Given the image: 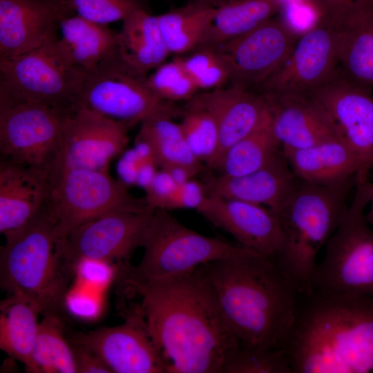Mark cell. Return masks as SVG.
<instances>
[{
    "label": "cell",
    "instance_id": "obj_18",
    "mask_svg": "<svg viewBox=\"0 0 373 373\" xmlns=\"http://www.w3.org/2000/svg\"><path fill=\"white\" fill-rule=\"evenodd\" d=\"M196 211L231 235L240 246L259 255L274 258L281 249L278 218L265 206L207 194Z\"/></svg>",
    "mask_w": 373,
    "mask_h": 373
},
{
    "label": "cell",
    "instance_id": "obj_15",
    "mask_svg": "<svg viewBox=\"0 0 373 373\" xmlns=\"http://www.w3.org/2000/svg\"><path fill=\"white\" fill-rule=\"evenodd\" d=\"M298 37L276 16L249 32L216 47L232 84L262 86L285 62Z\"/></svg>",
    "mask_w": 373,
    "mask_h": 373
},
{
    "label": "cell",
    "instance_id": "obj_40",
    "mask_svg": "<svg viewBox=\"0 0 373 373\" xmlns=\"http://www.w3.org/2000/svg\"><path fill=\"white\" fill-rule=\"evenodd\" d=\"M324 13V20L337 28L357 15L373 7V0H316Z\"/></svg>",
    "mask_w": 373,
    "mask_h": 373
},
{
    "label": "cell",
    "instance_id": "obj_6",
    "mask_svg": "<svg viewBox=\"0 0 373 373\" xmlns=\"http://www.w3.org/2000/svg\"><path fill=\"white\" fill-rule=\"evenodd\" d=\"M353 199L325 245L310 291L324 296L373 298V228L365 209L373 194L369 180L356 182Z\"/></svg>",
    "mask_w": 373,
    "mask_h": 373
},
{
    "label": "cell",
    "instance_id": "obj_1",
    "mask_svg": "<svg viewBox=\"0 0 373 373\" xmlns=\"http://www.w3.org/2000/svg\"><path fill=\"white\" fill-rule=\"evenodd\" d=\"M164 361L166 373H222L239 344L222 320L201 265L162 280L125 285Z\"/></svg>",
    "mask_w": 373,
    "mask_h": 373
},
{
    "label": "cell",
    "instance_id": "obj_13",
    "mask_svg": "<svg viewBox=\"0 0 373 373\" xmlns=\"http://www.w3.org/2000/svg\"><path fill=\"white\" fill-rule=\"evenodd\" d=\"M154 209L115 211L89 220L73 230L60 244L61 256L73 267L82 258L129 264L133 251L140 247Z\"/></svg>",
    "mask_w": 373,
    "mask_h": 373
},
{
    "label": "cell",
    "instance_id": "obj_35",
    "mask_svg": "<svg viewBox=\"0 0 373 373\" xmlns=\"http://www.w3.org/2000/svg\"><path fill=\"white\" fill-rule=\"evenodd\" d=\"M222 373H292L283 350L238 345L228 356Z\"/></svg>",
    "mask_w": 373,
    "mask_h": 373
},
{
    "label": "cell",
    "instance_id": "obj_45",
    "mask_svg": "<svg viewBox=\"0 0 373 373\" xmlns=\"http://www.w3.org/2000/svg\"><path fill=\"white\" fill-rule=\"evenodd\" d=\"M367 207L368 209L365 212V217L370 226L373 228V194L367 205Z\"/></svg>",
    "mask_w": 373,
    "mask_h": 373
},
{
    "label": "cell",
    "instance_id": "obj_33",
    "mask_svg": "<svg viewBox=\"0 0 373 373\" xmlns=\"http://www.w3.org/2000/svg\"><path fill=\"white\" fill-rule=\"evenodd\" d=\"M60 314H46L39 323L30 367V373H77L71 343L64 336Z\"/></svg>",
    "mask_w": 373,
    "mask_h": 373
},
{
    "label": "cell",
    "instance_id": "obj_9",
    "mask_svg": "<svg viewBox=\"0 0 373 373\" xmlns=\"http://www.w3.org/2000/svg\"><path fill=\"white\" fill-rule=\"evenodd\" d=\"M46 207L60 242L80 225L109 212L151 209L144 198L131 194L108 170L84 168L65 169L51 178Z\"/></svg>",
    "mask_w": 373,
    "mask_h": 373
},
{
    "label": "cell",
    "instance_id": "obj_11",
    "mask_svg": "<svg viewBox=\"0 0 373 373\" xmlns=\"http://www.w3.org/2000/svg\"><path fill=\"white\" fill-rule=\"evenodd\" d=\"M165 102L149 87L147 75L128 66L117 51L86 75L78 106L131 128Z\"/></svg>",
    "mask_w": 373,
    "mask_h": 373
},
{
    "label": "cell",
    "instance_id": "obj_5",
    "mask_svg": "<svg viewBox=\"0 0 373 373\" xmlns=\"http://www.w3.org/2000/svg\"><path fill=\"white\" fill-rule=\"evenodd\" d=\"M356 182L354 179L323 186L298 179L276 212L283 245L274 259L301 292L310 291L318 254L336 229L347 207V196Z\"/></svg>",
    "mask_w": 373,
    "mask_h": 373
},
{
    "label": "cell",
    "instance_id": "obj_21",
    "mask_svg": "<svg viewBox=\"0 0 373 373\" xmlns=\"http://www.w3.org/2000/svg\"><path fill=\"white\" fill-rule=\"evenodd\" d=\"M273 132L283 150L306 149L339 139L329 118L309 95L264 93Z\"/></svg>",
    "mask_w": 373,
    "mask_h": 373
},
{
    "label": "cell",
    "instance_id": "obj_28",
    "mask_svg": "<svg viewBox=\"0 0 373 373\" xmlns=\"http://www.w3.org/2000/svg\"><path fill=\"white\" fill-rule=\"evenodd\" d=\"M276 0H229L215 7L200 47L214 48L237 38L278 14Z\"/></svg>",
    "mask_w": 373,
    "mask_h": 373
},
{
    "label": "cell",
    "instance_id": "obj_19",
    "mask_svg": "<svg viewBox=\"0 0 373 373\" xmlns=\"http://www.w3.org/2000/svg\"><path fill=\"white\" fill-rule=\"evenodd\" d=\"M73 14L67 0H0V60L41 45Z\"/></svg>",
    "mask_w": 373,
    "mask_h": 373
},
{
    "label": "cell",
    "instance_id": "obj_17",
    "mask_svg": "<svg viewBox=\"0 0 373 373\" xmlns=\"http://www.w3.org/2000/svg\"><path fill=\"white\" fill-rule=\"evenodd\" d=\"M70 343L95 352L113 373H166L162 357L134 308L122 324L77 333Z\"/></svg>",
    "mask_w": 373,
    "mask_h": 373
},
{
    "label": "cell",
    "instance_id": "obj_7",
    "mask_svg": "<svg viewBox=\"0 0 373 373\" xmlns=\"http://www.w3.org/2000/svg\"><path fill=\"white\" fill-rule=\"evenodd\" d=\"M140 247L144 248L140 262L119 271L124 286L174 277L210 262L255 253L200 234L163 209H154Z\"/></svg>",
    "mask_w": 373,
    "mask_h": 373
},
{
    "label": "cell",
    "instance_id": "obj_41",
    "mask_svg": "<svg viewBox=\"0 0 373 373\" xmlns=\"http://www.w3.org/2000/svg\"><path fill=\"white\" fill-rule=\"evenodd\" d=\"M114 265L102 260L82 258L73 265V271L84 284L102 287L118 274L119 267Z\"/></svg>",
    "mask_w": 373,
    "mask_h": 373
},
{
    "label": "cell",
    "instance_id": "obj_38",
    "mask_svg": "<svg viewBox=\"0 0 373 373\" xmlns=\"http://www.w3.org/2000/svg\"><path fill=\"white\" fill-rule=\"evenodd\" d=\"M75 15L104 25L124 21L136 10L149 9L148 0H67Z\"/></svg>",
    "mask_w": 373,
    "mask_h": 373
},
{
    "label": "cell",
    "instance_id": "obj_37",
    "mask_svg": "<svg viewBox=\"0 0 373 373\" xmlns=\"http://www.w3.org/2000/svg\"><path fill=\"white\" fill-rule=\"evenodd\" d=\"M152 91L163 101L190 99L199 90L180 57L163 63L147 76Z\"/></svg>",
    "mask_w": 373,
    "mask_h": 373
},
{
    "label": "cell",
    "instance_id": "obj_46",
    "mask_svg": "<svg viewBox=\"0 0 373 373\" xmlns=\"http://www.w3.org/2000/svg\"><path fill=\"white\" fill-rule=\"evenodd\" d=\"M276 1L279 3L280 6H281L283 4L285 3L294 1V0H276Z\"/></svg>",
    "mask_w": 373,
    "mask_h": 373
},
{
    "label": "cell",
    "instance_id": "obj_14",
    "mask_svg": "<svg viewBox=\"0 0 373 373\" xmlns=\"http://www.w3.org/2000/svg\"><path fill=\"white\" fill-rule=\"evenodd\" d=\"M130 127L77 106L64 115L61 153L51 178L74 168L108 170L110 162L123 153Z\"/></svg>",
    "mask_w": 373,
    "mask_h": 373
},
{
    "label": "cell",
    "instance_id": "obj_43",
    "mask_svg": "<svg viewBox=\"0 0 373 373\" xmlns=\"http://www.w3.org/2000/svg\"><path fill=\"white\" fill-rule=\"evenodd\" d=\"M70 343L75 354L77 373H113L95 352L85 346Z\"/></svg>",
    "mask_w": 373,
    "mask_h": 373
},
{
    "label": "cell",
    "instance_id": "obj_39",
    "mask_svg": "<svg viewBox=\"0 0 373 373\" xmlns=\"http://www.w3.org/2000/svg\"><path fill=\"white\" fill-rule=\"evenodd\" d=\"M277 17L298 38L325 19L323 11L316 0H294L285 3L280 6Z\"/></svg>",
    "mask_w": 373,
    "mask_h": 373
},
{
    "label": "cell",
    "instance_id": "obj_24",
    "mask_svg": "<svg viewBox=\"0 0 373 373\" xmlns=\"http://www.w3.org/2000/svg\"><path fill=\"white\" fill-rule=\"evenodd\" d=\"M135 141L146 144L157 166L178 180L193 179L206 169L189 147L180 124L170 117L166 103L141 123Z\"/></svg>",
    "mask_w": 373,
    "mask_h": 373
},
{
    "label": "cell",
    "instance_id": "obj_44",
    "mask_svg": "<svg viewBox=\"0 0 373 373\" xmlns=\"http://www.w3.org/2000/svg\"><path fill=\"white\" fill-rule=\"evenodd\" d=\"M227 1L229 0H189V2L216 7Z\"/></svg>",
    "mask_w": 373,
    "mask_h": 373
},
{
    "label": "cell",
    "instance_id": "obj_27",
    "mask_svg": "<svg viewBox=\"0 0 373 373\" xmlns=\"http://www.w3.org/2000/svg\"><path fill=\"white\" fill-rule=\"evenodd\" d=\"M117 35V53L131 68L144 75L162 64L169 54L157 15L149 9L135 11L123 21Z\"/></svg>",
    "mask_w": 373,
    "mask_h": 373
},
{
    "label": "cell",
    "instance_id": "obj_12",
    "mask_svg": "<svg viewBox=\"0 0 373 373\" xmlns=\"http://www.w3.org/2000/svg\"><path fill=\"white\" fill-rule=\"evenodd\" d=\"M324 110L339 139L360 166L356 182L366 180L373 167V96L340 69L328 82L309 94Z\"/></svg>",
    "mask_w": 373,
    "mask_h": 373
},
{
    "label": "cell",
    "instance_id": "obj_10",
    "mask_svg": "<svg viewBox=\"0 0 373 373\" xmlns=\"http://www.w3.org/2000/svg\"><path fill=\"white\" fill-rule=\"evenodd\" d=\"M66 113L39 104L0 103L1 161L41 171L51 178Z\"/></svg>",
    "mask_w": 373,
    "mask_h": 373
},
{
    "label": "cell",
    "instance_id": "obj_16",
    "mask_svg": "<svg viewBox=\"0 0 373 373\" xmlns=\"http://www.w3.org/2000/svg\"><path fill=\"white\" fill-rule=\"evenodd\" d=\"M338 30L323 20L298 38L281 67L262 85L264 93L309 95L338 71Z\"/></svg>",
    "mask_w": 373,
    "mask_h": 373
},
{
    "label": "cell",
    "instance_id": "obj_36",
    "mask_svg": "<svg viewBox=\"0 0 373 373\" xmlns=\"http://www.w3.org/2000/svg\"><path fill=\"white\" fill-rule=\"evenodd\" d=\"M180 59L198 90H211L222 88L231 79L229 68L215 48H198Z\"/></svg>",
    "mask_w": 373,
    "mask_h": 373
},
{
    "label": "cell",
    "instance_id": "obj_26",
    "mask_svg": "<svg viewBox=\"0 0 373 373\" xmlns=\"http://www.w3.org/2000/svg\"><path fill=\"white\" fill-rule=\"evenodd\" d=\"M57 32L58 48L67 61L86 75L117 51L118 32L73 14L64 18Z\"/></svg>",
    "mask_w": 373,
    "mask_h": 373
},
{
    "label": "cell",
    "instance_id": "obj_20",
    "mask_svg": "<svg viewBox=\"0 0 373 373\" xmlns=\"http://www.w3.org/2000/svg\"><path fill=\"white\" fill-rule=\"evenodd\" d=\"M213 116L219 133V147L210 167L213 169L225 151L233 144L258 128L270 117L263 94L249 88L232 84L219 88L190 99Z\"/></svg>",
    "mask_w": 373,
    "mask_h": 373
},
{
    "label": "cell",
    "instance_id": "obj_25",
    "mask_svg": "<svg viewBox=\"0 0 373 373\" xmlns=\"http://www.w3.org/2000/svg\"><path fill=\"white\" fill-rule=\"evenodd\" d=\"M283 151L296 177L309 183L337 185L356 180L360 171L356 155L340 139L306 149Z\"/></svg>",
    "mask_w": 373,
    "mask_h": 373
},
{
    "label": "cell",
    "instance_id": "obj_23",
    "mask_svg": "<svg viewBox=\"0 0 373 373\" xmlns=\"http://www.w3.org/2000/svg\"><path fill=\"white\" fill-rule=\"evenodd\" d=\"M51 189L48 174L1 161L0 232L17 229L36 216L46 204Z\"/></svg>",
    "mask_w": 373,
    "mask_h": 373
},
{
    "label": "cell",
    "instance_id": "obj_8",
    "mask_svg": "<svg viewBox=\"0 0 373 373\" xmlns=\"http://www.w3.org/2000/svg\"><path fill=\"white\" fill-rule=\"evenodd\" d=\"M85 76L59 50L56 30L37 47L0 60V103H34L68 112L78 106Z\"/></svg>",
    "mask_w": 373,
    "mask_h": 373
},
{
    "label": "cell",
    "instance_id": "obj_22",
    "mask_svg": "<svg viewBox=\"0 0 373 373\" xmlns=\"http://www.w3.org/2000/svg\"><path fill=\"white\" fill-rule=\"evenodd\" d=\"M298 181L282 150L256 171L239 176L208 173L202 182L208 195L260 204L276 213Z\"/></svg>",
    "mask_w": 373,
    "mask_h": 373
},
{
    "label": "cell",
    "instance_id": "obj_4",
    "mask_svg": "<svg viewBox=\"0 0 373 373\" xmlns=\"http://www.w3.org/2000/svg\"><path fill=\"white\" fill-rule=\"evenodd\" d=\"M0 285L42 315L59 314L73 267L61 256L55 223L46 206L21 227L3 233Z\"/></svg>",
    "mask_w": 373,
    "mask_h": 373
},
{
    "label": "cell",
    "instance_id": "obj_32",
    "mask_svg": "<svg viewBox=\"0 0 373 373\" xmlns=\"http://www.w3.org/2000/svg\"><path fill=\"white\" fill-rule=\"evenodd\" d=\"M282 150L269 117L258 128L231 146L213 170L227 176L246 175L267 165Z\"/></svg>",
    "mask_w": 373,
    "mask_h": 373
},
{
    "label": "cell",
    "instance_id": "obj_42",
    "mask_svg": "<svg viewBox=\"0 0 373 373\" xmlns=\"http://www.w3.org/2000/svg\"><path fill=\"white\" fill-rule=\"evenodd\" d=\"M206 195L202 182L191 179L179 184L160 209L168 211L178 209L197 210Z\"/></svg>",
    "mask_w": 373,
    "mask_h": 373
},
{
    "label": "cell",
    "instance_id": "obj_29",
    "mask_svg": "<svg viewBox=\"0 0 373 373\" xmlns=\"http://www.w3.org/2000/svg\"><path fill=\"white\" fill-rule=\"evenodd\" d=\"M338 30V60L342 72L362 85H373V7Z\"/></svg>",
    "mask_w": 373,
    "mask_h": 373
},
{
    "label": "cell",
    "instance_id": "obj_34",
    "mask_svg": "<svg viewBox=\"0 0 373 373\" xmlns=\"http://www.w3.org/2000/svg\"><path fill=\"white\" fill-rule=\"evenodd\" d=\"M180 124L193 154L210 169L219 147L218 128L213 116L190 100Z\"/></svg>",
    "mask_w": 373,
    "mask_h": 373
},
{
    "label": "cell",
    "instance_id": "obj_30",
    "mask_svg": "<svg viewBox=\"0 0 373 373\" xmlns=\"http://www.w3.org/2000/svg\"><path fill=\"white\" fill-rule=\"evenodd\" d=\"M39 310L21 297L9 295L0 305V348L28 369L36 339Z\"/></svg>",
    "mask_w": 373,
    "mask_h": 373
},
{
    "label": "cell",
    "instance_id": "obj_3",
    "mask_svg": "<svg viewBox=\"0 0 373 373\" xmlns=\"http://www.w3.org/2000/svg\"><path fill=\"white\" fill-rule=\"evenodd\" d=\"M282 350L292 373H373V298L301 292Z\"/></svg>",
    "mask_w": 373,
    "mask_h": 373
},
{
    "label": "cell",
    "instance_id": "obj_2",
    "mask_svg": "<svg viewBox=\"0 0 373 373\" xmlns=\"http://www.w3.org/2000/svg\"><path fill=\"white\" fill-rule=\"evenodd\" d=\"M201 267L239 345L282 350L301 291L274 259L251 253Z\"/></svg>",
    "mask_w": 373,
    "mask_h": 373
},
{
    "label": "cell",
    "instance_id": "obj_31",
    "mask_svg": "<svg viewBox=\"0 0 373 373\" xmlns=\"http://www.w3.org/2000/svg\"><path fill=\"white\" fill-rule=\"evenodd\" d=\"M215 7L190 3L157 15L160 30L169 54L193 51L202 42Z\"/></svg>",
    "mask_w": 373,
    "mask_h": 373
}]
</instances>
